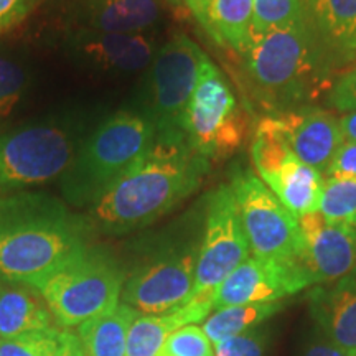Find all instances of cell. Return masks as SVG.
<instances>
[{"label":"cell","instance_id":"obj_1","mask_svg":"<svg viewBox=\"0 0 356 356\" xmlns=\"http://www.w3.org/2000/svg\"><path fill=\"white\" fill-rule=\"evenodd\" d=\"M210 162L180 132H157L139 162L86 208L92 234L121 236L147 228L202 186Z\"/></svg>","mask_w":356,"mask_h":356},{"label":"cell","instance_id":"obj_2","mask_svg":"<svg viewBox=\"0 0 356 356\" xmlns=\"http://www.w3.org/2000/svg\"><path fill=\"white\" fill-rule=\"evenodd\" d=\"M95 238L84 215L37 191L0 197V277L32 286Z\"/></svg>","mask_w":356,"mask_h":356},{"label":"cell","instance_id":"obj_3","mask_svg":"<svg viewBox=\"0 0 356 356\" xmlns=\"http://www.w3.org/2000/svg\"><path fill=\"white\" fill-rule=\"evenodd\" d=\"M243 56L251 95L270 114L302 108L332 86L333 70L304 17L252 35Z\"/></svg>","mask_w":356,"mask_h":356},{"label":"cell","instance_id":"obj_4","mask_svg":"<svg viewBox=\"0 0 356 356\" xmlns=\"http://www.w3.org/2000/svg\"><path fill=\"white\" fill-rule=\"evenodd\" d=\"M157 129L145 114L119 111L81 142L60 178L66 202L89 208L136 165L154 144Z\"/></svg>","mask_w":356,"mask_h":356},{"label":"cell","instance_id":"obj_5","mask_svg":"<svg viewBox=\"0 0 356 356\" xmlns=\"http://www.w3.org/2000/svg\"><path fill=\"white\" fill-rule=\"evenodd\" d=\"M126 264L113 251L88 244L32 286L65 330L88 322L121 304Z\"/></svg>","mask_w":356,"mask_h":356},{"label":"cell","instance_id":"obj_6","mask_svg":"<svg viewBox=\"0 0 356 356\" xmlns=\"http://www.w3.org/2000/svg\"><path fill=\"white\" fill-rule=\"evenodd\" d=\"M202 234H163L142 244L126 264L121 302L140 315H162L185 305L195 291Z\"/></svg>","mask_w":356,"mask_h":356},{"label":"cell","instance_id":"obj_7","mask_svg":"<svg viewBox=\"0 0 356 356\" xmlns=\"http://www.w3.org/2000/svg\"><path fill=\"white\" fill-rule=\"evenodd\" d=\"M184 134L191 149L210 163L234 155L251 136V111L210 60L185 111Z\"/></svg>","mask_w":356,"mask_h":356},{"label":"cell","instance_id":"obj_8","mask_svg":"<svg viewBox=\"0 0 356 356\" xmlns=\"http://www.w3.org/2000/svg\"><path fill=\"white\" fill-rule=\"evenodd\" d=\"M78 147L73 132L56 124L0 134V197L61 178Z\"/></svg>","mask_w":356,"mask_h":356},{"label":"cell","instance_id":"obj_9","mask_svg":"<svg viewBox=\"0 0 356 356\" xmlns=\"http://www.w3.org/2000/svg\"><path fill=\"white\" fill-rule=\"evenodd\" d=\"M208 60L186 35H175L160 48L149 73L144 113L157 132L184 134L185 111Z\"/></svg>","mask_w":356,"mask_h":356},{"label":"cell","instance_id":"obj_10","mask_svg":"<svg viewBox=\"0 0 356 356\" xmlns=\"http://www.w3.org/2000/svg\"><path fill=\"white\" fill-rule=\"evenodd\" d=\"M231 190L252 256L279 262H300L299 220L249 170H236Z\"/></svg>","mask_w":356,"mask_h":356},{"label":"cell","instance_id":"obj_11","mask_svg":"<svg viewBox=\"0 0 356 356\" xmlns=\"http://www.w3.org/2000/svg\"><path fill=\"white\" fill-rule=\"evenodd\" d=\"M251 254L236 197L220 185L204 203L203 231L195 274L193 296H213L216 287Z\"/></svg>","mask_w":356,"mask_h":356},{"label":"cell","instance_id":"obj_12","mask_svg":"<svg viewBox=\"0 0 356 356\" xmlns=\"http://www.w3.org/2000/svg\"><path fill=\"white\" fill-rule=\"evenodd\" d=\"M314 287L300 262H279L249 256L213 293V310L233 305L280 302L284 297Z\"/></svg>","mask_w":356,"mask_h":356},{"label":"cell","instance_id":"obj_13","mask_svg":"<svg viewBox=\"0 0 356 356\" xmlns=\"http://www.w3.org/2000/svg\"><path fill=\"white\" fill-rule=\"evenodd\" d=\"M302 233L300 264L315 286L333 284L353 273L356 264V229L333 225L320 213L297 218Z\"/></svg>","mask_w":356,"mask_h":356},{"label":"cell","instance_id":"obj_14","mask_svg":"<svg viewBox=\"0 0 356 356\" xmlns=\"http://www.w3.org/2000/svg\"><path fill=\"white\" fill-rule=\"evenodd\" d=\"M275 115L282 122L291 152L307 165L327 172L345 140L338 118L315 106H302Z\"/></svg>","mask_w":356,"mask_h":356},{"label":"cell","instance_id":"obj_15","mask_svg":"<svg viewBox=\"0 0 356 356\" xmlns=\"http://www.w3.org/2000/svg\"><path fill=\"white\" fill-rule=\"evenodd\" d=\"M304 20L330 68L356 61V0H304Z\"/></svg>","mask_w":356,"mask_h":356},{"label":"cell","instance_id":"obj_16","mask_svg":"<svg viewBox=\"0 0 356 356\" xmlns=\"http://www.w3.org/2000/svg\"><path fill=\"white\" fill-rule=\"evenodd\" d=\"M310 312L320 325L322 335L356 356V282L351 275L333 284L315 286L309 293Z\"/></svg>","mask_w":356,"mask_h":356},{"label":"cell","instance_id":"obj_17","mask_svg":"<svg viewBox=\"0 0 356 356\" xmlns=\"http://www.w3.org/2000/svg\"><path fill=\"white\" fill-rule=\"evenodd\" d=\"M211 310L213 296H193L168 314L139 315L129 328L126 356H159L173 332L207 320Z\"/></svg>","mask_w":356,"mask_h":356},{"label":"cell","instance_id":"obj_18","mask_svg":"<svg viewBox=\"0 0 356 356\" xmlns=\"http://www.w3.org/2000/svg\"><path fill=\"white\" fill-rule=\"evenodd\" d=\"M200 26L220 47L244 53L252 38L254 0H185Z\"/></svg>","mask_w":356,"mask_h":356},{"label":"cell","instance_id":"obj_19","mask_svg":"<svg viewBox=\"0 0 356 356\" xmlns=\"http://www.w3.org/2000/svg\"><path fill=\"white\" fill-rule=\"evenodd\" d=\"M79 51L102 70L137 71L152 61L154 48L142 33H92L78 42Z\"/></svg>","mask_w":356,"mask_h":356},{"label":"cell","instance_id":"obj_20","mask_svg":"<svg viewBox=\"0 0 356 356\" xmlns=\"http://www.w3.org/2000/svg\"><path fill=\"white\" fill-rule=\"evenodd\" d=\"M266 185L296 218L320 210L325 185L323 173L307 165L293 154L284 160Z\"/></svg>","mask_w":356,"mask_h":356},{"label":"cell","instance_id":"obj_21","mask_svg":"<svg viewBox=\"0 0 356 356\" xmlns=\"http://www.w3.org/2000/svg\"><path fill=\"white\" fill-rule=\"evenodd\" d=\"M84 20L99 33H142L159 19L155 0H76Z\"/></svg>","mask_w":356,"mask_h":356},{"label":"cell","instance_id":"obj_22","mask_svg":"<svg viewBox=\"0 0 356 356\" xmlns=\"http://www.w3.org/2000/svg\"><path fill=\"white\" fill-rule=\"evenodd\" d=\"M58 327L50 309L33 287L8 282L0 292V338L8 340L26 333Z\"/></svg>","mask_w":356,"mask_h":356},{"label":"cell","instance_id":"obj_23","mask_svg":"<svg viewBox=\"0 0 356 356\" xmlns=\"http://www.w3.org/2000/svg\"><path fill=\"white\" fill-rule=\"evenodd\" d=\"M139 315L121 302L111 312L79 325L78 337L84 356H126L129 328Z\"/></svg>","mask_w":356,"mask_h":356},{"label":"cell","instance_id":"obj_24","mask_svg":"<svg viewBox=\"0 0 356 356\" xmlns=\"http://www.w3.org/2000/svg\"><path fill=\"white\" fill-rule=\"evenodd\" d=\"M282 309L280 302H261V304L233 305L216 310L203 323V332L213 345L226 338L251 330L257 325L270 318Z\"/></svg>","mask_w":356,"mask_h":356},{"label":"cell","instance_id":"obj_25","mask_svg":"<svg viewBox=\"0 0 356 356\" xmlns=\"http://www.w3.org/2000/svg\"><path fill=\"white\" fill-rule=\"evenodd\" d=\"M320 215L333 225L356 222V178L327 177L325 178Z\"/></svg>","mask_w":356,"mask_h":356},{"label":"cell","instance_id":"obj_26","mask_svg":"<svg viewBox=\"0 0 356 356\" xmlns=\"http://www.w3.org/2000/svg\"><path fill=\"white\" fill-rule=\"evenodd\" d=\"M304 17V0H254L252 35L293 24Z\"/></svg>","mask_w":356,"mask_h":356},{"label":"cell","instance_id":"obj_27","mask_svg":"<svg viewBox=\"0 0 356 356\" xmlns=\"http://www.w3.org/2000/svg\"><path fill=\"white\" fill-rule=\"evenodd\" d=\"M65 328L26 333L8 340H0V356H56Z\"/></svg>","mask_w":356,"mask_h":356},{"label":"cell","instance_id":"obj_28","mask_svg":"<svg viewBox=\"0 0 356 356\" xmlns=\"http://www.w3.org/2000/svg\"><path fill=\"white\" fill-rule=\"evenodd\" d=\"M159 356H215V350L202 327L185 325L167 338Z\"/></svg>","mask_w":356,"mask_h":356},{"label":"cell","instance_id":"obj_29","mask_svg":"<svg viewBox=\"0 0 356 356\" xmlns=\"http://www.w3.org/2000/svg\"><path fill=\"white\" fill-rule=\"evenodd\" d=\"M25 71L15 61L0 56V121L15 109L25 91Z\"/></svg>","mask_w":356,"mask_h":356},{"label":"cell","instance_id":"obj_30","mask_svg":"<svg viewBox=\"0 0 356 356\" xmlns=\"http://www.w3.org/2000/svg\"><path fill=\"white\" fill-rule=\"evenodd\" d=\"M266 337L259 328L239 333L215 345V356H264Z\"/></svg>","mask_w":356,"mask_h":356},{"label":"cell","instance_id":"obj_31","mask_svg":"<svg viewBox=\"0 0 356 356\" xmlns=\"http://www.w3.org/2000/svg\"><path fill=\"white\" fill-rule=\"evenodd\" d=\"M327 104L340 113L356 111V63L332 83L327 92Z\"/></svg>","mask_w":356,"mask_h":356},{"label":"cell","instance_id":"obj_32","mask_svg":"<svg viewBox=\"0 0 356 356\" xmlns=\"http://www.w3.org/2000/svg\"><path fill=\"white\" fill-rule=\"evenodd\" d=\"M325 173L328 177L356 178V142L343 140Z\"/></svg>","mask_w":356,"mask_h":356},{"label":"cell","instance_id":"obj_33","mask_svg":"<svg viewBox=\"0 0 356 356\" xmlns=\"http://www.w3.org/2000/svg\"><path fill=\"white\" fill-rule=\"evenodd\" d=\"M37 0H0V35L10 30L32 10Z\"/></svg>","mask_w":356,"mask_h":356},{"label":"cell","instance_id":"obj_34","mask_svg":"<svg viewBox=\"0 0 356 356\" xmlns=\"http://www.w3.org/2000/svg\"><path fill=\"white\" fill-rule=\"evenodd\" d=\"M302 356H350L343 350L338 348L332 341H328L323 335L317 337L305 346L304 355Z\"/></svg>","mask_w":356,"mask_h":356},{"label":"cell","instance_id":"obj_35","mask_svg":"<svg viewBox=\"0 0 356 356\" xmlns=\"http://www.w3.org/2000/svg\"><path fill=\"white\" fill-rule=\"evenodd\" d=\"M56 356H84L81 340H79L78 333L71 330H63L61 337V346Z\"/></svg>","mask_w":356,"mask_h":356},{"label":"cell","instance_id":"obj_36","mask_svg":"<svg viewBox=\"0 0 356 356\" xmlns=\"http://www.w3.org/2000/svg\"><path fill=\"white\" fill-rule=\"evenodd\" d=\"M341 127V134H343L345 140L356 142V111H350L345 113L341 118H338Z\"/></svg>","mask_w":356,"mask_h":356},{"label":"cell","instance_id":"obj_37","mask_svg":"<svg viewBox=\"0 0 356 356\" xmlns=\"http://www.w3.org/2000/svg\"><path fill=\"white\" fill-rule=\"evenodd\" d=\"M7 280H3L2 277H0V292H2L3 291V289H6V286H7Z\"/></svg>","mask_w":356,"mask_h":356},{"label":"cell","instance_id":"obj_38","mask_svg":"<svg viewBox=\"0 0 356 356\" xmlns=\"http://www.w3.org/2000/svg\"><path fill=\"white\" fill-rule=\"evenodd\" d=\"M167 2L173 3V6H180V3H181V2H185V0H167Z\"/></svg>","mask_w":356,"mask_h":356},{"label":"cell","instance_id":"obj_39","mask_svg":"<svg viewBox=\"0 0 356 356\" xmlns=\"http://www.w3.org/2000/svg\"><path fill=\"white\" fill-rule=\"evenodd\" d=\"M350 275H351V277L355 279V282H356V264H355V269H353V273H351Z\"/></svg>","mask_w":356,"mask_h":356},{"label":"cell","instance_id":"obj_40","mask_svg":"<svg viewBox=\"0 0 356 356\" xmlns=\"http://www.w3.org/2000/svg\"><path fill=\"white\" fill-rule=\"evenodd\" d=\"M355 229H356V222H355Z\"/></svg>","mask_w":356,"mask_h":356},{"label":"cell","instance_id":"obj_41","mask_svg":"<svg viewBox=\"0 0 356 356\" xmlns=\"http://www.w3.org/2000/svg\"><path fill=\"white\" fill-rule=\"evenodd\" d=\"M0 340H2V338H0Z\"/></svg>","mask_w":356,"mask_h":356}]
</instances>
